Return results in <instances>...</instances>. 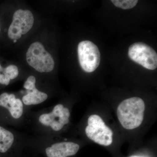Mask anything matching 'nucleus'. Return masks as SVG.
<instances>
[{"label": "nucleus", "mask_w": 157, "mask_h": 157, "mask_svg": "<svg viewBox=\"0 0 157 157\" xmlns=\"http://www.w3.org/2000/svg\"><path fill=\"white\" fill-rule=\"evenodd\" d=\"M29 65L40 73H48L54 68L53 58L39 42L32 43L26 53Z\"/></svg>", "instance_id": "3"}, {"label": "nucleus", "mask_w": 157, "mask_h": 157, "mask_svg": "<svg viewBox=\"0 0 157 157\" xmlns=\"http://www.w3.org/2000/svg\"><path fill=\"white\" fill-rule=\"evenodd\" d=\"M15 140L14 134L0 126V152L5 153L11 148Z\"/></svg>", "instance_id": "11"}, {"label": "nucleus", "mask_w": 157, "mask_h": 157, "mask_svg": "<svg viewBox=\"0 0 157 157\" xmlns=\"http://www.w3.org/2000/svg\"><path fill=\"white\" fill-rule=\"evenodd\" d=\"M34 18L33 13L29 10L19 9L14 12L13 20L8 30L10 39L17 40L25 35L33 27Z\"/></svg>", "instance_id": "7"}, {"label": "nucleus", "mask_w": 157, "mask_h": 157, "mask_svg": "<svg viewBox=\"0 0 157 157\" xmlns=\"http://www.w3.org/2000/svg\"><path fill=\"white\" fill-rule=\"evenodd\" d=\"M129 58L144 67L155 70L157 67V54L154 49L143 42L132 44L128 49Z\"/></svg>", "instance_id": "5"}, {"label": "nucleus", "mask_w": 157, "mask_h": 157, "mask_svg": "<svg viewBox=\"0 0 157 157\" xmlns=\"http://www.w3.org/2000/svg\"><path fill=\"white\" fill-rule=\"evenodd\" d=\"M129 157H140L134 155V156H130Z\"/></svg>", "instance_id": "17"}, {"label": "nucleus", "mask_w": 157, "mask_h": 157, "mask_svg": "<svg viewBox=\"0 0 157 157\" xmlns=\"http://www.w3.org/2000/svg\"><path fill=\"white\" fill-rule=\"evenodd\" d=\"M145 104L141 98L133 97L120 103L117 109V115L122 126L128 130L137 128L144 119Z\"/></svg>", "instance_id": "1"}, {"label": "nucleus", "mask_w": 157, "mask_h": 157, "mask_svg": "<svg viewBox=\"0 0 157 157\" xmlns=\"http://www.w3.org/2000/svg\"><path fill=\"white\" fill-rule=\"evenodd\" d=\"M0 107L7 109L14 119H18L23 114L22 101L19 98H16L13 94L4 93L0 95Z\"/></svg>", "instance_id": "9"}, {"label": "nucleus", "mask_w": 157, "mask_h": 157, "mask_svg": "<svg viewBox=\"0 0 157 157\" xmlns=\"http://www.w3.org/2000/svg\"><path fill=\"white\" fill-rule=\"evenodd\" d=\"M111 2L116 7L124 10L134 8L138 3L137 0H112Z\"/></svg>", "instance_id": "12"}, {"label": "nucleus", "mask_w": 157, "mask_h": 157, "mask_svg": "<svg viewBox=\"0 0 157 157\" xmlns=\"http://www.w3.org/2000/svg\"><path fill=\"white\" fill-rule=\"evenodd\" d=\"M17 40H14V41H13V42H17Z\"/></svg>", "instance_id": "18"}, {"label": "nucleus", "mask_w": 157, "mask_h": 157, "mask_svg": "<svg viewBox=\"0 0 157 157\" xmlns=\"http://www.w3.org/2000/svg\"><path fill=\"white\" fill-rule=\"evenodd\" d=\"M2 74H5L10 78L11 80L17 77L19 74L18 68L15 65H10L4 69Z\"/></svg>", "instance_id": "13"}, {"label": "nucleus", "mask_w": 157, "mask_h": 157, "mask_svg": "<svg viewBox=\"0 0 157 157\" xmlns=\"http://www.w3.org/2000/svg\"><path fill=\"white\" fill-rule=\"evenodd\" d=\"M0 32H1V28H0Z\"/></svg>", "instance_id": "19"}, {"label": "nucleus", "mask_w": 157, "mask_h": 157, "mask_svg": "<svg viewBox=\"0 0 157 157\" xmlns=\"http://www.w3.org/2000/svg\"><path fill=\"white\" fill-rule=\"evenodd\" d=\"M85 133L88 138L102 146H108L113 141L112 130L106 125L102 118L97 114H92L88 118Z\"/></svg>", "instance_id": "2"}, {"label": "nucleus", "mask_w": 157, "mask_h": 157, "mask_svg": "<svg viewBox=\"0 0 157 157\" xmlns=\"http://www.w3.org/2000/svg\"><path fill=\"white\" fill-rule=\"evenodd\" d=\"M24 87L27 90H31L36 87V78L33 76H29L24 84Z\"/></svg>", "instance_id": "14"}, {"label": "nucleus", "mask_w": 157, "mask_h": 157, "mask_svg": "<svg viewBox=\"0 0 157 157\" xmlns=\"http://www.w3.org/2000/svg\"><path fill=\"white\" fill-rule=\"evenodd\" d=\"M3 71H4V69H3L2 67L1 66V65H0V73H1V72H2L3 73ZM0 75H1V73H0Z\"/></svg>", "instance_id": "16"}, {"label": "nucleus", "mask_w": 157, "mask_h": 157, "mask_svg": "<svg viewBox=\"0 0 157 157\" xmlns=\"http://www.w3.org/2000/svg\"><path fill=\"white\" fill-rule=\"evenodd\" d=\"M70 112L67 107L62 104H57L50 112L39 116V121L44 126L54 132L60 131L70 122Z\"/></svg>", "instance_id": "6"}, {"label": "nucleus", "mask_w": 157, "mask_h": 157, "mask_svg": "<svg viewBox=\"0 0 157 157\" xmlns=\"http://www.w3.org/2000/svg\"><path fill=\"white\" fill-rule=\"evenodd\" d=\"M78 55L82 69L86 73L94 72L100 65V51L98 46L91 41L85 40L79 42Z\"/></svg>", "instance_id": "4"}, {"label": "nucleus", "mask_w": 157, "mask_h": 157, "mask_svg": "<svg viewBox=\"0 0 157 157\" xmlns=\"http://www.w3.org/2000/svg\"><path fill=\"white\" fill-rule=\"evenodd\" d=\"M79 145L72 141L56 142L45 149L47 157H68L78 152Z\"/></svg>", "instance_id": "8"}, {"label": "nucleus", "mask_w": 157, "mask_h": 157, "mask_svg": "<svg viewBox=\"0 0 157 157\" xmlns=\"http://www.w3.org/2000/svg\"><path fill=\"white\" fill-rule=\"evenodd\" d=\"M27 94L22 98L23 104L26 106L37 105L43 103L48 98V95L39 90L36 87L28 90Z\"/></svg>", "instance_id": "10"}, {"label": "nucleus", "mask_w": 157, "mask_h": 157, "mask_svg": "<svg viewBox=\"0 0 157 157\" xmlns=\"http://www.w3.org/2000/svg\"><path fill=\"white\" fill-rule=\"evenodd\" d=\"M11 79L8 76L5 74H1L0 75V84L8 86L10 83Z\"/></svg>", "instance_id": "15"}]
</instances>
